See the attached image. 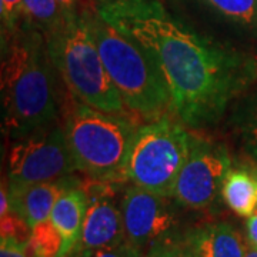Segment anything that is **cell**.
Listing matches in <instances>:
<instances>
[{
    "mask_svg": "<svg viewBox=\"0 0 257 257\" xmlns=\"http://www.w3.org/2000/svg\"><path fill=\"white\" fill-rule=\"evenodd\" d=\"M97 13L138 42L153 59L170 94L172 114L184 126L216 124L257 80V60L202 36L159 0H109Z\"/></svg>",
    "mask_w": 257,
    "mask_h": 257,
    "instance_id": "obj_1",
    "label": "cell"
},
{
    "mask_svg": "<svg viewBox=\"0 0 257 257\" xmlns=\"http://www.w3.org/2000/svg\"><path fill=\"white\" fill-rule=\"evenodd\" d=\"M2 47L3 127L10 139H18L57 120V70L46 37L35 29L20 25L2 37Z\"/></svg>",
    "mask_w": 257,
    "mask_h": 257,
    "instance_id": "obj_2",
    "label": "cell"
},
{
    "mask_svg": "<svg viewBox=\"0 0 257 257\" xmlns=\"http://www.w3.org/2000/svg\"><path fill=\"white\" fill-rule=\"evenodd\" d=\"M83 13L126 109L149 121L172 113L165 79L146 50L103 20L97 10L94 13L84 10Z\"/></svg>",
    "mask_w": 257,
    "mask_h": 257,
    "instance_id": "obj_3",
    "label": "cell"
},
{
    "mask_svg": "<svg viewBox=\"0 0 257 257\" xmlns=\"http://www.w3.org/2000/svg\"><path fill=\"white\" fill-rule=\"evenodd\" d=\"M64 133L77 172L92 180L117 183L139 126L126 114L94 109L74 99L64 114Z\"/></svg>",
    "mask_w": 257,
    "mask_h": 257,
    "instance_id": "obj_4",
    "label": "cell"
},
{
    "mask_svg": "<svg viewBox=\"0 0 257 257\" xmlns=\"http://www.w3.org/2000/svg\"><path fill=\"white\" fill-rule=\"evenodd\" d=\"M46 40L50 59L72 97L101 111L126 114L84 13L66 16L63 26Z\"/></svg>",
    "mask_w": 257,
    "mask_h": 257,
    "instance_id": "obj_5",
    "label": "cell"
},
{
    "mask_svg": "<svg viewBox=\"0 0 257 257\" xmlns=\"http://www.w3.org/2000/svg\"><path fill=\"white\" fill-rule=\"evenodd\" d=\"M192 142L193 135L183 123L167 116L139 126L126 162L127 180L159 196L173 197Z\"/></svg>",
    "mask_w": 257,
    "mask_h": 257,
    "instance_id": "obj_6",
    "label": "cell"
},
{
    "mask_svg": "<svg viewBox=\"0 0 257 257\" xmlns=\"http://www.w3.org/2000/svg\"><path fill=\"white\" fill-rule=\"evenodd\" d=\"M77 172L64 127L56 120L13 139L8 153V182L12 186L56 180Z\"/></svg>",
    "mask_w": 257,
    "mask_h": 257,
    "instance_id": "obj_7",
    "label": "cell"
},
{
    "mask_svg": "<svg viewBox=\"0 0 257 257\" xmlns=\"http://www.w3.org/2000/svg\"><path fill=\"white\" fill-rule=\"evenodd\" d=\"M230 169L231 159L226 147L193 135L192 150L177 177L173 197L189 209L209 207L221 194Z\"/></svg>",
    "mask_w": 257,
    "mask_h": 257,
    "instance_id": "obj_8",
    "label": "cell"
},
{
    "mask_svg": "<svg viewBox=\"0 0 257 257\" xmlns=\"http://www.w3.org/2000/svg\"><path fill=\"white\" fill-rule=\"evenodd\" d=\"M120 209L126 241L142 250L169 239L176 224L175 213L166 197L136 184L124 192Z\"/></svg>",
    "mask_w": 257,
    "mask_h": 257,
    "instance_id": "obj_9",
    "label": "cell"
},
{
    "mask_svg": "<svg viewBox=\"0 0 257 257\" xmlns=\"http://www.w3.org/2000/svg\"><path fill=\"white\" fill-rule=\"evenodd\" d=\"M111 183L92 180L84 184L87 209L83 220L82 236L76 248L92 254L96 250L119 246L124 237L121 209L114 202Z\"/></svg>",
    "mask_w": 257,
    "mask_h": 257,
    "instance_id": "obj_10",
    "label": "cell"
},
{
    "mask_svg": "<svg viewBox=\"0 0 257 257\" xmlns=\"http://www.w3.org/2000/svg\"><path fill=\"white\" fill-rule=\"evenodd\" d=\"M80 184L82 182L73 175L40 183L9 184L10 210L16 211L33 227L40 221L49 220L56 202L67 190Z\"/></svg>",
    "mask_w": 257,
    "mask_h": 257,
    "instance_id": "obj_11",
    "label": "cell"
},
{
    "mask_svg": "<svg viewBox=\"0 0 257 257\" xmlns=\"http://www.w3.org/2000/svg\"><path fill=\"white\" fill-rule=\"evenodd\" d=\"M196 257H244L246 244L229 223H207L194 227L182 240Z\"/></svg>",
    "mask_w": 257,
    "mask_h": 257,
    "instance_id": "obj_12",
    "label": "cell"
},
{
    "mask_svg": "<svg viewBox=\"0 0 257 257\" xmlns=\"http://www.w3.org/2000/svg\"><path fill=\"white\" fill-rule=\"evenodd\" d=\"M86 209L87 193L84 184H80L64 193L50 213V220L63 237V256L70 253L80 241Z\"/></svg>",
    "mask_w": 257,
    "mask_h": 257,
    "instance_id": "obj_13",
    "label": "cell"
},
{
    "mask_svg": "<svg viewBox=\"0 0 257 257\" xmlns=\"http://www.w3.org/2000/svg\"><path fill=\"white\" fill-rule=\"evenodd\" d=\"M221 197L234 213L241 217H250L257 209V182L251 170L230 169L226 176Z\"/></svg>",
    "mask_w": 257,
    "mask_h": 257,
    "instance_id": "obj_14",
    "label": "cell"
},
{
    "mask_svg": "<svg viewBox=\"0 0 257 257\" xmlns=\"http://www.w3.org/2000/svg\"><path fill=\"white\" fill-rule=\"evenodd\" d=\"M64 20L66 15L57 0H23L22 25L40 32L46 39L63 26Z\"/></svg>",
    "mask_w": 257,
    "mask_h": 257,
    "instance_id": "obj_15",
    "label": "cell"
},
{
    "mask_svg": "<svg viewBox=\"0 0 257 257\" xmlns=\"http://www.w3.org/2000/svg\"><path fill=\"white\" fill-rule=\"evenodd\" d=\"M197 2L237 26L257 29V0H197Z\"/></svg>",
    "mask_w": 257,
    "mask_h": 257,
    "instance_id": "obj_16",
    "label": "cell"
},
{
    "mask_svg": "<svg viewBox=\"0 0 257 257\" xmlns=\"http://www.w3.org/2000/svg\"><path fill=\"white\" fill-rule=\"evenodd\" d=\"M236 124L244 152L257 165V89L240 101Z\"/></svg>",
    "mask_w": 257,
    "mask_h": 257,
    "instance_id": "obj_17",
    "label": "cell"
},
{
    "mask_svg": "<svg viewBox=\"0 0 257 257\" xmlns=\"http://www.w3.org/2000/svg\"><path fill=\"white\" fill-rule=\"evenodd\" d=\"M28 247L32 257H62L63 237L49 219L32 227Z\"/></svg>",
    "mask_w": 257,
    "mask_h": 257,
    "instance_id": "obj_18",
    "label": "cell"
},
{
    "mask_svg": "<svg viewBox=\"0 0 257 257\" xmlns=\"http://www.w3.org/2000/svg\"><path fill=\"white\" fill-rule=\"evenodd\" d=\"M30 234H32L30 224L16 211L10 210L8 214L2 216V239L8 237V239L16 240L19 243L29 244Z\"/></svg>",
    "mask_w": 257,
    "mask_h": 257,
    "instance_id": "obj_19",
    "label": "cell"
},
{
    "mask_svg": "<svg viewBox=\"0 0 257 257\" xmlns=\"http://www.w3.org/2000/svg\"><path fill=\"white\" fill-rule=\"evenodd\" d=\"M23 0H0V19H2V37L15 33L22 23Z\"/></svg>",
    "mask_w": 257,
    "mask_h": 257,
    "instance_id": "obj_20",
    "label": "cell"
},
{
    "mask_svg": "<svg viewBox=\"0 0 257 257\" xmlns=\"http://www.w3.org/2000/svg\"><path fill=\"white\" fill-rule=\"evenodd\" d=\"M147 257H196L189 248L183 244V241L177 243L166 239L149 248Z\"/></svg>",
    "mask_w": 257,
    "mask_h": 257,
    "instance_id": "obj_21",
    "label": "cell"
},
{
    "mask_svg": "<svg viewBox=\"0 0 257 257\" xmlns=\"http://www.w3.org/2000/svg\"><path fill=\"white\" fill-rule=\"evenodd\" d=\"M92 257H147L142 248L130 244L127 241H123L119 246L107 248H100L92 253Z\"/></svg>",
    "mask_w": 257,
    "mask_h": 257,
    "instance_id": "obj_22",
    "label": "cell"
},
{
    "mask_svg": "<svg viewBox=\"0 0 257 257\" xmlns=\"http://www.w3.org/2000/svg\"><path fill=\"white\" fill-rule=\"evenodd\" d=\"M0 257H32L28 244L19 243L16 240L3 237L0 244Z\"/></svg>",
    "mask_w": 257,
    "mask_h": 257,
    "instance_id": "obj_23",
    "label": "cell"
},
{
    "mask_svg": "<svg viewBox=\"0 0 257 257\" xmlns=\"http://www.w3.org/2000/svg\"><path fill=\"white\" fill-rule=\"evenodd\" d=\"M246 233H247V240L250 244L257 247V213L251 214L246 223Z\"/></svg>",
    "mask_w": 257,
    "mask_h": 257,
    "instance_id": "obj_24",
    "label": "cell"
},
{
    "mask_svg": "<svg viewBox=\"0 0 257 257\" xmlns=\"http://www.w3.org/2000/svg\"><path fill=\"white\" fill-rule=\"evenodd\" d=\"M59 2V5H60V8L63 10V13L66 16H70V15H74L77 10V3H79V0H57Z\"/></svg>",
    "mask_w": 257,
    "mask_h": 257,
    "instance_id": "obj_25",
    "label": "cell"
},
{
    "mask_svg": "<svg viewBox=\"0 0 257 257\" xmlns=\"http://www.w3.org/2000/svg\"><path fill=\"white\" fill-rule=\"evenodd\" d=\"M63 257H92V254H89V253H84L82 250H79V248L74 247L70 253H67V254H64Z\"/></svg>",
    "mask_w": 257,
    "mask_h": 257,
    "instance_id": "obj_26",
    "label": "cell"
},
{
    "mask_svg": "<svg viewBox=\"0 0 257 257\" xmlns=\"http://www.w3.org/2000/svg\"><path fill=\"white\" fill-rule=\"evenodd\" d=\"M244 257H257V247L250 244L248 243L247 247H246V253H244Z\"/></svg>",
    "mask_w": 257,
    "mask_h": 257,
    "instance_id": "obj_27",
    "label": "cell"
},
{
    "mask_svg": "<svg viewBox=\"0 0 257 257\" xmlns=\"http://www.w3.org/2000/svg\"><path fill=\"white\" fill-rule=\"evenodd\" d=\"M251 173H253V176H254V179H256V182H257V166L251 169Z\"/></svg>",
    "mask_w": 257,
    "mask_h": 257,
    "instance_id": "obj_28",
    "label": "cell"
},
{
    "mask_svg": "<svg viewBox=\"0 0 257 257\" xmlns=\"http://www.w3.org/2000/svg\"><path fill=\"white\" fill-rule=\"evenodd\" d=\"M96 2H97V5H99V3H103V2H109V0H96Z\"/></svg>",
    "mask_w": 257,
    "mask_h": 257,
    "instance_id": "obj_29",
    "label": "cell"
}]
</instances>
